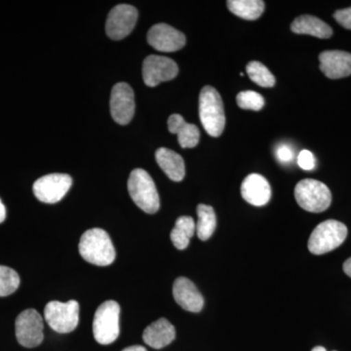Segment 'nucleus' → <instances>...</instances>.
Wrapping results in <instances>:
<instances>
[{
  "mask_svg": "<svg viewBox=\"0 0 351 351\" xmlns=\"http://www.w3.org/2000/svg\"><path fill=\"white\" fill-rule=\"evenodd\" d=\"M78 249L86 262L99 267L112 265L115 258L112 240L101 228H92L83 233Z\"/></svg>",
  "mask_w": 351,
  "mask_h": 351,
  "instance_id": "1",
  "label": "nucleus"
},
{
  "mask_svg": "<svg viewBox=\"0 0 351 351\" xmlns=\"http://www.w3.org/2000/svg\"><path fill=\"white\" fill-rule=\"evenodd\" d=\"M201 124L211 137L223 134L226 126L225 108L219 92L212 86L202 88L199 96Z\"/></svg>",
  "mask_w": 351,
  "mask_h": 351,
  "instance_id": "2",
  "label": "nucleus"
},
{
  "mask_svg": "<svg viewBox=\"0 0 351 351\" xmlns=\"http://www.w3.org/2000/svg\"><path fill=\"white\" fill-rule=\"evenodd\" d=\"M128 191L132 200L147 214L156 213L160 207L158 193L151 175L144 169L132 171L128 180Z\"/></svg>",
  "mask_w": 351,
  "mask_h": 351,
  "instance_id": "3",
  "label": "nucleus"
},
{
  "mask_svg": "<svg viewBox=\"0 0 351 351\" xmlns=\"http://www.w3.org/2000/svg\"><path fill=\"white\" fill-rule=\"evenodd\" d=\"M346 237V225L335 219H328L314 228L309 237L308 250L313 255H323L341 246Z\"/></svg>",
  "mask_w": 351,
  "mask_h": 351,
  "instance_id": "4",
  "label": "nucleus"
},
{
  "mask_svg": "<svg viewBox=\"0 0 351 351\" xmlns=\"http://www.w3.org/2000/svg\"><path fill=\"white\" fill-rule=\"evenodd\" d=\"M298 204L311 213H321L330 207L332 195L326 184L313 179H304L295 188Z\"/></svg>",
  "mask_w": 351,
  "mask_h": 351,
  "instance_id": "5",
  "label": "nucleus"
},
{
  "mask_svg": "<svg viewBox=\"0 0 351 351\" xmlns=\"http://www.w3.org/2000/svg\"><path fill=\"white\" fill-rule=\"evenodd\" d=\"M120 306L117 302H103L95 313L94 338L101 345H110L119 336Z\"/></svg>",
  "mask_w": 351,
  "mask_h": 351,
  "instance_id": "6",
  "label": "nucleus"
},
{
  "mask_svg": "<svg viewBox=\"0 0 351 351\" xmlns=\"http://www.w3.org/2000/svg\"><path fill=\"white\" fill-rule=\"evenodd\" d=\"M46 322L55 332H73L80 322V304L75 300L66 302L52 301L44 308Z\"/></svg>",
  "mask_w": 351,
  "mask_h": 351,
  "instance_id": "7",
  "label": "nucleus"
},
{
  "mask_svg": "<svg viewBox=\"0 0 351 351\" xmlns=\"http://www.w3.org/2000/svg\"><path fill=\"white\" fill-rule=\"evenodd\" d=\"M16 337L21 346L32 348L43 343V319L34 308L25 309L18 316L15 323Z\"/></svg>",
  "mask_w": 351,
  "mask_h": 351,
  "instance_id": "8",
  "label": "nucleus"
},
{
  "mask_svg": "<svg viewBox=\"0 0 351 351\" xmlns=\"http://www.w3.org/2000/svg\"><path fill=\"white\" fill-rule=\"evenodd\" d=\"M73 180L66 174H49L43 176L34 184V193L39 201L48 204L59 202L63 199Z\"/></svg>",
  "mask_w": 351,
  "mask_h": 351,
  "instance_id": "9",
  "label": "nucleus"
},
{
  "mask_svg": "<svg viewBox=\"0 0 351 351\" xmlns=\"http://www.w3.org/2000/svg\"><path fill=\"white\" fill-rule=\"evenodd\" d=\"M138 10L128 4H119L113 7L108 16L106 31L108 38L120 40L129 36L138 20Z\"/></svg>",
  "mask_w": 351,
  "mask_h": 351,
  "instance_id": "10",
  "label": "nucleus"
},
{
  "mask_svg": "<svg viewBox=\"0 0 351 351\" xmlns=\"http://www.w3.org/2000/svg\"><path fill=\"white\" fill-rule=\"evenodd\" d=\"M178 73L179 66L170 58L151 55L143 63V78L147 86L156 87L161 82H169Z\"/></svg>",
  "mask_w": 351,
  "mask_h": 351,
  "instance_id": "11",
  "label": "nucleus"
},
{
  "mask_svg": "<svg viewBox=\"0 0 351 351\" xmlns=\"http://www.w3.org/2000/svg\"><path fill=\"white\" fill-rule=\"evenodd\" d=\"M110 113L113 120L120 125H125L135 113V98L130 85L119 82L113 86L110 94Z\"/></svg>",
  "mask_w": 351,
  "mask_h": 351,
  "instance_id": "12",
  "label": "nucleus"
},
{
  "mask_svg": "<svg viewBox=\"0 0 351 351\" xmlns=\"http://www.w3.org/2000/svg\"><path fill=\"white\" fill-rule=\"evenodd\" d=\"M147 43L160 52H176L186 45V39L182 32L171 25L157 24L147 32Z\"/></svg>",
  "mask_w": 351,
  "mask_h": 351,
  "instance_id": "13",
  "label": "nucleus"
},
{
  "mask_svg": "<svg viewBox=\"0 0 351 351\" xmlns=\"http://www.w3.org/2000/svg\"><path fill=\"white\" fill-rule=\"evenodd\" d=\"M320 69L330 80L351 75V54L346 51H324L319 55Z\"/></svg>",
  "mask_w": 351,
  "mask_h": 351,
  "instance_id": "14",
  "label": "nucleus"
},
{
  "mask_svg": "<svg viewBox=\"0 0 351 351\" xmlns=\"http://www.w3.org/2000/svg\"><path fill=\"white\" fill-rule=\"evenodd\" d=\"M173 295L180 306L191 313H199L204 306L202 295L195 284L186 277L176 279L173 285Z\"/></svg>",
  "mask_w": 351,
  "mask_h": 351,
  "instance_id": "15",
  "label": "nucleus"
},
{
  "mask_svg": "<svg viewBox=\"0 0 351 351\" xmlns=\"http://www.w3.org/2000/svg\"><path fill=\"white\" fill-rule=\"evenodd\" d=\"M241 195L251 205L261 207L269 203L271 197V188L263 176L251 174L242 182Z\"/></svg>",
  "mask_w": 351,
  "mask_h": 351,
  "instance_id": "16",
  "label": "nucleus"
},
{
  "mask_svg": "<svg viewBox=\"0 0 351 351\" xmlns=\"http://www.w3.org/2000/svg\"><path fill=\"white\" fill-rule=\"evenodd\" d=\"M176 338L175 327L166 319L160 318L145 328L143 339L147 346L161 350L170 345Z\"/></svg>",
  "mask_w": 351,
  "mask_h": 351,
  "instance_id": "17",
  "label": "nucleus"
},
{
  "mask_svg": "<svg viewBox=\"0 0 351 351\" xmlns=\"http://www.w3.org/2000/svg\"><path fill=\"white\" fill-rule=\"evenodd\" d=\"M170 133L177 134L178 142L182 149H191L199 143L200 132L195 124L188 123L180 114H172L168 119Z\"/></svg>",
  "mask_w": 351,
  "mask_h": 351,
  "instance_id": "18",
  "label": "nucleus"
},
{
  "mask_svg": "<svg viewBox=\"0 0 351 351\" xmlns=\"http://www.w3.org/2000/svg\"><path fill=\"white\" fill-rule=\"evenodd\" d=\"M156 162L170 180L181 182L186 175V166L182 157L177 152L166 147H160L156 152Z\"/></svg>",
  "mask_w": 351,
  "mask_h": 351,
  "instance_id": "19",
  "label": "nucleus"
},
{
  "mask_svg": "<svg viewBox=\"0 0 351 351\" xmlns=\"http://www.w3.org/2000/svg\"><path fill=\"white\" fill-rule=\"evenodd\" d=\"M291 29L297 34H308L318 38H330L332 27L319 18L311 15H302L295 18L291 25Z\"/></svg>",
  "mask_w": 351,
  "mask_h": 351,
  "instance_id": "20",
  "label": "nucleus"
},
{
  "mask_svg": "<svg viewBox=\"0 0 351 351\" xmlns=\"http://www.w3.org/2000/svg\"><path fill=\"white\" fill-rule=\"evenodd\" d=\"M196 225L195 219L189 216H182L176 221V225L171 232V241L176 248L184 250L189 246V240L195 234Z\"/></svg>",
  "mask_w": 351,
  "mask_h": 351,
  "instance_id": "21",
  "label": "nucleus"
},
{
  "mask_svg": "<svg viewBox=\"0 0 351 351\" xmlns=\"http://www.w3.org/2000/svg\"><path fill=\"white\" fill-rule=\"evenodd\" d=\"M226 4L230 12L249 21L257 20L265 8L263 0H228Z\"/></svg>",
  "mask_w": 351,
  "mask_h": 351,
  "instance_id": "22",
  "label": "nucleus"
},
{
  "mask_svg": "<svg viewBox=\"0 0 351 351\" xmlns=\"http://www.w3.org/2000/svg\"><path fill=\"white\" fill-rule=\"evenodd\" d=\"M198 221L196 223V232L198 239L206 241L213 235L217 228V217L213 207L199 204L197 206Z\"/></svg>",
  "mask_w": 351,
  "mask_h": 351,
  "instance_id": "23",
  "label": "nucleus"
},
{
  "mask_svg": "<svg viewBox=\"0 0 351 351\" xmlns=\"http://www.w3.org/2000/svg\"><path fill=\"white\" fill-rule=\"evenodd\" d=\"M247 73L252 82L258 86L270 88L276 85V77L269 69L260 62H250L246 66Z\"/></svg>",
  "mask_w": 351,
  "mask_h": 351,
  "instance_id": "24",
  "label": "nucleus"
},
{
  "mask_svg": "<svg viewBox=\"0 0 351 351\" xmlns=\"http://www.w3.org/2000/svg\"><path fill=\"white\" fill-rule=\"evenodd\" d=\"M19 286V274L10 267L0 265V297L13 294Z\"/></svg>",
  "mask_w": 351,
  "mask_h": 351,
  "instance_id": "25",
  "label": "nucleus"
},
{
  "mask_svg": "<svg viewBox=\"0 0 351 351\" xmlns=\"http://www.w3.org/2000/svg\"><path fill=\"white\" fill-rule=\"evenodd\" d=\"M237 105L239 108L243 110H262L265 107V99L262 95L258 94V92L243 91L240 92L237 97Z\"/></svg>",
  "mask_w": 351,
  "mask_h": 351,
  "instance_id": "26",
  "label": "nucleus"
},
{
  "mask_svg": "<svg viewBox=\"0 0 351 351\" xmlns=\"http://www.w3.org/2000/svg\"><path fill=\"white\" fill-rule=\"evenodd\" d=\"M297 162L298 165L304 170H313L315 168V157H314L313 152L307 151V149L300 152Z\"/></svg>",
  "mask_w": 351,
  "mask_h": 351,
  "instance_id": "27",
  "label": "nucleus"
},
{
  "mask_svg": "<svg viewBox=\"0 0 351 351\" xmlns=\"http://www.w3.org/2000/svg\"><path fill=\"white\" fill-rule=\"evenodd\" d=\"M276 156L281 163L288 164L294 159V152L289 145L281 144L276 147Z\"/></svg>",
  "mask_w": 351,
  "mask_h": 351,
  "instance_id": "28",
  "label": "nucleus"
},
{
  "mask_svg": "<svg viewBox=\"0 0 351 351\" xmlns=\"http://www.w3.org/2000/svg\"><path fill=\"white\" fill-rule=\"evenodd\" d=\"M332 16L341 27L351 29V7L336 11Z\"/></svg>",
  "mask_w": 351,
  "mask_h": 351,
  "instance_id": "29",
  "label": "nucleus"
},
{
  "mask_svg": "<svg viewBox=\"0 0 351 351\" xmlns=\"http://www.w3.org/2000/svg\"><path fill=\"white\" fill-rule=\"evenodd\" d=\"M6 219V208L5 205L2 203L1 199H0V223H3Z\"/></svg>",
  "mask_w": 351,
  "mask_h": 351,
  "instance_id": "30",
  "label": "nucleus"
},
{
  "mask_svg": "<svg viewBox=\"0 0 351 351\" xmlns=\"http://www.w3.org/2000/svg\"><path fill=\"white\" fill-rule=\"evenodd\" d=\"M343 271L346 272V276H348L351 278V258L346 260L343 263Z\"/></svg>",
  "mask_w": 351,
  "mask_h": 351,
  "instance_id": "31",
  "label": "nucleus"
},
{
  "mask_svg": "<svg viewBox=\"0 0 351 351\" xmlns=\"http://www.w3.org/2000/svg\"><path fill=\"white\" fill-rule=\"evenodd\" d=\"M121 351H147V348H144L142 346H129V348H124L123 350Z\"/></svg>",
  "mask_w": 351,
  "mask_h": 351,
  "instance_id": "32",
  "label": "nucleus"
},
{
  "mask_svg": "<svg viewBox=\"0 0 351 351\" xmlns=\"http://www.w3.org/2000/svg\"><path fill=\"white\" fill-rule=\"evenodd\" d=\"M311 351H327V350H325V348H323V346H316V348H314L313 350Z\"/></svg>",
  "mask_w": 351,
  "mask_h": 351,
  "instance_id": "33",
  "label": "nucleus"
}]
</instances>
